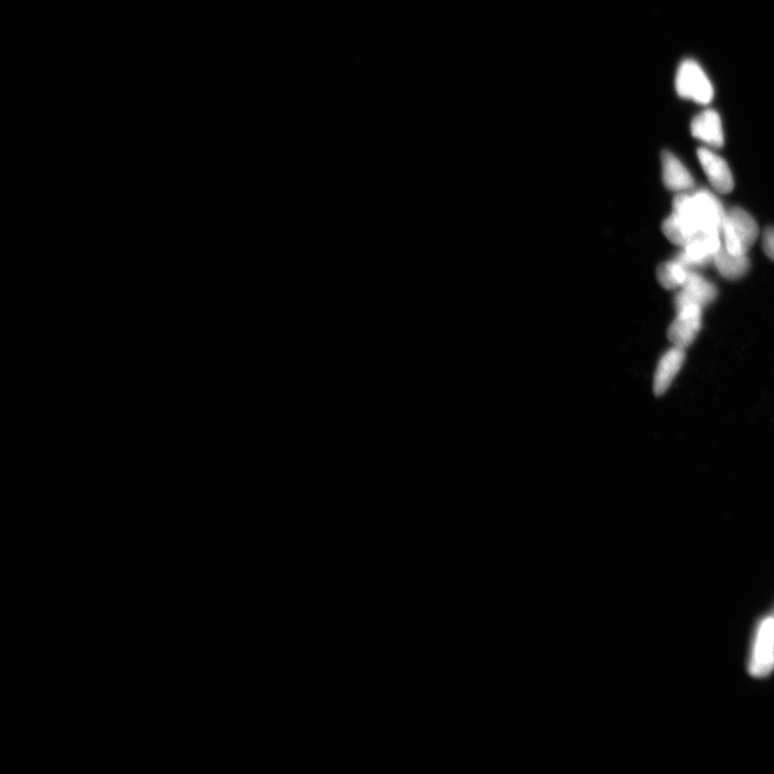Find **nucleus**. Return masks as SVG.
<instances>
[{
  "label": "nucleus",
  "instance_id": "nucleus-8",
  "mask_svg": "<svg viewBox=\"0 0 774 774\" xmlns=\"http://www.w3.org/2000/svg\"><path fill=\"white\" fill-rule=\"evenodd\" d=\"M685 358V350L678 347H672L663 355L654 376L653 390L656 396L664 395L668 391L679 374Z\"/></svg>",
  "mask_w": 774,
  "mask_h": 774
},
{
  "label": "nucleus",
  "instance_id": "nucleus-13",
  "mask_svg": "<svg viewBox=\"0 0 774 774\" xmlns=\"http://www.w3.org/2000/svg\"><path fill=\"white\" fill-rule=\"evenodd\" d=\"M763 249L766 255L774 262V228L766 229L763 236Z\"/></svg>",
  "mask_w": 774,
  "mask_h": 774
},
{
  "label": "nucleus",
  "instance_id": "nucleus-10",
  "mask_svg": "<svg viewBox=\"0 0 774 774\" xmlns=\"http://www.w3.org/2000/svg\"><path fill=\"white\" fill-rule=\"evenodd\" d=\"M663 181L666 188L676 193H688L695 188V181L691 172L683 165L678 157L668 151L662 154Z\"/></svg>",
  "mask_w": 774,
  "mask_h": 774
},
{
  "label": "nucleus",
  "instance_id": "nucleus-12",
  "mask_svg": "<svg viewBox=\"0 0 774 774\" xmlns=\"http://www.w3.org/2000/svg\"><path fill=\"white\" fill-rule=\"evenodd\" d=\"M691 271L675 258L657 268V280L666 290L681 289Z\"/></svg>",
  "mask_w": 774,
  "mask_h": 774
},
{
  "label": "nucleus",
  "instance_id": "nucleus-9",
  "mask_svg": "<svg viewBox=\"0 0 774 774\" xmlns=\"http://www.w3.org/2000/svg\"><path fill=\"white\" fill-rule=\"evenodd\" d=\"M692 135L705 142L711 148L724 146V132L720 114L715 110H705L694 118L691 124Z\"/></svg>",
  "mask_w": 774,
  "mask_h": 774
},
{
  "label": "nucleus",
  "instance_id": "nucleus-6",
  "mask_svg": "<svg viewBox=\"0 0 774 774\" xmlns=\"http://www.w3.org/2000/svg\"><path fill=\"white\" fill-rule=\"evenodd\" d=\"M697 155L713 189L721 194L733 192L735 181L726 161L707 148H700Z\"/></svg>",
  "mask_w": 774,
  "mask_h": 774
},
{
  "label": "nucleus",
  "instance_id": "nucleus-5",
  "mask_svg": "<svg viewBox=\"0 0 774 774\" xmlns=\"http://www.w3.org/2000/svg\"><path fill=\"white\" fill-rule=\"evenodd\" d=\"M702 308L697 304L676 305L677 317L668 329V339L673 347L686 350L696 340L702 324Z\"/></svg>",
  "mask_w": 774,
  "mask_h": 774
},
{
  "label": "nucleus",
  "instance_id": "nucleus-2",
  "mask_svg": "<svg viewBox=\"0 0 774 774\" xmlns=\"http://www.w3.org/2000/svg\"><path fill=\"white\" fill-rule=\"evenodd\" d=\"M721 233L726 250L737 255H748L759 231L752 215L736 207L726 211Z\"/></svg>",
  "mask_w": 774,
  "mask_h": 774
},
{
  "label": "nucleus",
  "instance_id": "nucleus-1",
  "mask_svg": "<svg viewBox=\"0 0 774 774\" xmlns=\"http://www.w3.org/2000/svg\"><path fill=\"white\" fill-rule=\"evenodd\" d=\"M672 214L676 215L688 232L697 235L721 231L726 210L714 194L700 190L693 194H677L673 199Z\"/></svg>",
  "mask_w": 774,
  "mask_h": 774
},
{
  "label": "nucleus",
  "instance_id": "nucleus-4",
  "mask_svg": "<svg viewBox=\"0 0 774 774\" xmlns=\"http://www.w3.org/2000/svg\"><path fill=\"white\" fill-rule=\"evenodd\" d=\"M774 668V618L759 623L749 664L750 675L766 678Z\"/></svg>",
  "mask_w": 774,
  "mask_h": 774
},
{
  "label": "nucleus",
  "instance_id": "nucleus-11",
  "mask_svg": "<svg viewBox=\"0 0 774 774\" xmlns=\"http://www.w3.org/2000/svg\"><path fill=\"white\" fill-rule=\"evenodd\" d=\"M720 275L727 280H738L750 269L748 255H737L729 252L723 246L713 256V263Z\"/></svg>",
  "mask_w": 774,
  "mask_h": 774
},
{
  "label": "nucleus",
  "instance_id": "nucleus-3",
  "mask_svg": "<svg viewBox=\"0 0 774 774\" xmlns=\"http://www.w3.org/2000/svg\"><path fill=\"white\" fill-rule=\"evenodd\" d=\"M676 90L680 97L707 105L712 102L714 90L705 70L694 60L681 63L676 76Z\"/></svg>",
  "mask_w": 774,
  "mask_h": 774
},
{
  "label": "nucleus",
  "instance_id": "nucleus-7",
  "mask_svg": "<svg viewBox=\"0 0 774 774\" xmlns=\"http://www.w3.org/2000/svg\"><path fill=\"white\" fill-rule=\"evenodd\" d=\"M716 296H718V290L715 286L700 276L696 270H692L676 295L675 303H694L705 308L713 303Z\"/></svg>",
  "mask_w": 774,
  "mask_h": 774
}]
</instances>
